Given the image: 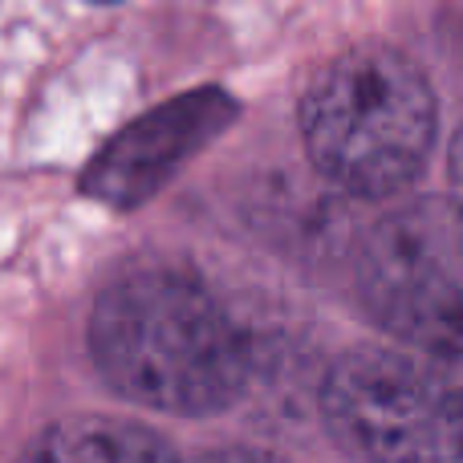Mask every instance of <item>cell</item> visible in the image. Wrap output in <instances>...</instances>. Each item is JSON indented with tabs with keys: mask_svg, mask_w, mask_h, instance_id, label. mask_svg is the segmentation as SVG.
Instances as JSON below:
<instances>
[{
	"mask_svg": "<svg viewBox=\"0 0 463 463\" xmlns=\"http://www.w3.org/2000/svg\"><path fill=\"white\" fill-rule=\"evenodd\" d=\"M21 463H184L159 431L106 415L49 423L24 448Z\"/></svg>",
	"mask_w": 463,
	"mask_h": 463,
	"instance_id": "6",
	"label": "cell"
},
{
	"mask_svg": "<svg viewBox=\"0 0 463 463\" xmlns=\"http://www.w3.org/2000/svg\"><path fill=\"white\" fill-rule=\"evenodd\" d=\"M321 419L354 463H463V386L411 354H342L321 383Z\"/></svg>",
	"mask_w": 463,
	"mask_h": 463,
	"instance_id": "3",
	"label": "cell"
},
{
	"mask_svg": "<svg viewBox=\"0 0 463 463\" xmlns=\"http://www.w3.org/2000/svg\"><path fill=\"white\" fill-rule=\"evenodd\" d=\"M236 106L224 90H192L146 110L110 138L81 175L90 200L110 208H138L159 195L212 138L232 122Z\"/></svg>",
	"mask_w": 463,
	"mask_h": 463,
	"instance_id": "5",
	"label": "cell"
},
{
	"mask_svg": "<svg viewBox=\"0 0 463 463\" xmlns=\"http://www.w3.org/2000/svg\"><path fill=\"white\" fill-rule=\"evenodd\" d=\"M200 463H288V459H277L269 451H252V448H228V451H212Z\"/></svg>",
	"mask_w": 463,
	"mask_h": 463,
	"instance_id": "8",
	"label": "cell"
},
{
	"mask_svg": "<svg viewBox=\"0 0 463 463\" xmlns=\"http://www.w3.org/2000/svg\"><path fill=\"white\" fill-rule=\"evenodd\" d=\"M102 378L146 411L216 415L248 386V342L224 305L171 269L118 277L90 313Z\"/></svg>",
	"mask_w": 463,
	"mask_h": 463,
	"instance_id": "1",
	"label": "cell"
},
{
	"mask_svg": "<svg viewBox=\"0 0 463 463\" xmlns=\"http://www.w3.org/2000/svg\"><path fill=\"white\" fill-rule=\"evenodd\" d=\"M358 293L374 321L431 358H463V216L451 200H411L358 244Z\"/></svg>",
	"mask_w": 463,
	"mask_h": 463,
	"instance_id": "4",
	"label": "cell"
},
{
	"mask_svg": "<svg viewBox=\"0 0 463 463\" xmlns=\"http://www.w3.org/2000/svg\"><path fill=\"white\" fill-rule=\"evenodd\" d=\"M448 179H451V195L448 200L459 208V216H463V127H459V135H456V143H451V159H448Z\"/></svg>",
	"mask_w": 463,
	"mask_h": 463,
	"instance_id": "7",
	"label": "cell"
},
{
	"mask_svg": "<svg viewBox=\"0 0 463 463\" xmlns=\"http://www.w3.org/2000/svg\"><path fill=\"white\" fill-rule=\"evenodd\" d=\"M439 127L431 81L402 49L366 41L313 73L301 138L317 171L362 200L407 192L427 167Z\"/></svg>",
	"mask_w": 463,
	"mask_h": 463,
	"instance_id": "2",
	"label": "cell"
}]
</instances>
